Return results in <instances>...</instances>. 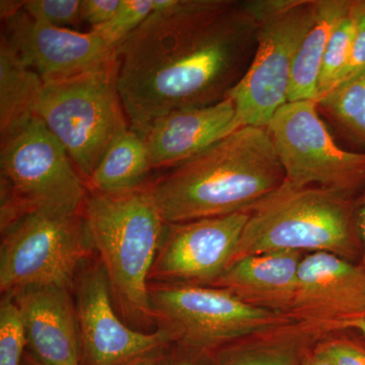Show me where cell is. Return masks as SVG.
<instances>
[{
  "mask_svg": "<svg viewBox=\"0 0 365 365\" xmlns=\"http://www.w3.org/2000/svg\"><path fill=\"white\" fill-rule=\"evenodd\" d=\"M44 81L26 66L13 45L1 36L0 43V134L11 135L38 116Z\"/></svg>",
  "mask_w": 365,
  "mask_h": 365,
  "instance_id": "cell-19",
  "label": "cell"
},
{
  "mask_svg": "<svg viewBox=\"0 0 365 365\" xmlns=\"http://www.w3.org/2000/svg\"><path fill=\"white\" fill-rule=\"evenodd\" d=\"M81 4L79 0H29L23 11L34 21L68 29L81 23Z\"/></svg>",
  "mask_w": 365,
  "mask_h": 365,
  "instance_id": "cell-26",
  "label": "cell"
},
{
  "mask_svg": "<svg viewBox=\"0 0 365 365\" xmlns=\"http://www.w3.org/2000/svg\"><path fill=\"white\" fill-rule=\"evenodd\" d=\"M4 37L44 81L78 76L110 63L118 49L97 31L79 32L34 21L21 11L4 21Z\"/></svg>",
  "mask_w": 365,
  "mask_h": 365,
  "instance_id": "cell-13",
  "label": "cell"
},
{
  "mask_svg": "<svg viewBox=\"0 0 365 365\" xmlns=\"http://www.w3.org/2000/svg\"><path fill=\"white\" fill-rule=\"evenodd\" d=\"M316 103L341 136L365 153V71L338 83Z\"/></svg>",
  "mask_w": 365,
  "mask_h": 365,
  "instance_id": "cell-22",
  "label": "cell"
},
{
  "mask_svg": "<svg viewBox=\"0 0 365 365\" xmlns=\"http://www.w3.org/2000/svg\"><path fill=\"white\" fill-rule=\"evenodd\" d=\"M302 365H334L326 359L325 357L319 355L318 352L314 351V345L309 347L304 352V359H302Z\"/></svg>",
  "mask_w": 365,
  "mask_h": 365,
  "instance_id": "cell-35",
  "label": "cell"
},
{
  "mask_svg": "<svg viewBox=\"0 0 365 365\" xmlns=\"http://www.w3.org/2000/svg\"><path fill=\"white\" fill-rule=\"evenodd\" d=\"M355 14L356 28L353 39L351 55L345 71L335 86L365 71V0H356Z\"/></svg>",
  "mask_w": 365,
  "mask_h": 365,
  "instance_id": "cell-28",
  "label": "cell"
},
{
  "mask_svg": "<svg viewBox=\"0 0 365 365\" xmlns=\"http://www.w3.org/2000/svg\"><path fill=\"white\" fill-rule=\"evenodd\" d=\"M359 199L322 187L297 188L284 182L250 209L230 265L244 257L272 252H327L353 262L361 257Z\"/></svg>",
  "mask_w": 365,
  "mask_h": 365,
  "instance_id": "cell-4",
  "label": "cell"
},
{
  "mask_svg": "<svg viewBox=\"0 0 365 365\" xmlns=\"http://www.w3.org/2000/svg\"><path fill=\"white\" fill-rule=\"evenodd\" d=\"M150 304L153 321L173 344L208 353L297 322L208 285L150 283Z\"/></svg>",
  "mask_w": 365,
  "mask_h": 365,
  "instance_id": "cell-7",
  "label": "cell"
},
{
  "mask_svg": "<svg viewBox=\"0 0 365 365\" xmlns=\"http://www.w3.org/2000/svg\"><path fill=\"white\" fill-rule=\"evenodd\" d=\"M249 216L248 210L167 222L150 282L210 287L230 265Z\"/></svg>",
  "mask_w": 365,
  "mask_h": 365,
  "instance_id": "cell-12",
  "label": "cell"
},
{
  "mask_svg": "<svg viewBox=\"0 0 365 365\" xmlns=\"http://www.w3.org/2000/svg\"><path fill=\"white\" fill-rule=\"evenodd\" d=\"M83 216L93 251L109 278L113 302L125 323L148 326L153 321L150 271L167 225L150 187L121 193L91 190Z\"/></svg>",
  "mask_w": 365,
  "mask_h": 365,
  "instance_id": "cell-3",
  "label": "cell"
},
{
  "mask_svg": "<svg viewBox=\"0 0 365 365\" xmlns=\"http://www.w3.org/2000/svg\"><path fill=\"white\" fill-rule=\"evenodd\" d=\"M121 0H83L81 4V21L91 29L100 28L112 20Z\"/></svg>",
  "mask_w": 365,
  "mask_h": 365,
  "instance_id": "cell-29",
  "label": "cell"
},
{
  "mask_svg": "<svg viewBox=\"0 0 365 365\" xmlns=\"http://www.w3.org/2000/svg\"><path fill=\"white\" fill-rule=\"evenodd\" d=\"M325 336L295 322L225 346L215 353V365H302L304 352Z\"/></svg>",
  "mask_w": 365,
  "mask_h": 365,
  "instance_id": "cell-18",
  "label": "cell"
},
{
  "mask_svg": "<svg viewBox=\"0 0 365 365\" xmlns=\"http://www.w3.org/2000/svg\"><path fill=\"white\" fill-rule=\"evenodd\" d=\"M314 349L334 365H365V343L348 336L323 337Z\"/></svg>",
  "mask_w": 365,
  "mask_h": 365,
  "instance_id": "cell-27",
  "label": "cell"
},
{
  "mask_svg": "<svg viewBox=\"0 0 365 365\" xmlns=\"http://www.w3.org/2000/svg\"><path fill=\"white\" fill-rule=\"evenodd\" d=\"M0 174L1 227L32 211L83 212V177L38 116L1 139Z\"/></svg>",
  "mask_w": 365,
  "mask_h": 365,
  "instance_id": "cell-5",
  "label": "cell"
},
{
  "mask_svg": "<svg viewBox=\"0 0 365 365\" xmlns=\"http://www.w3.org/2000/svg\"><path fill=\"white\" fill-rule=\"evenodd\" d=\"M234 102L176 110L160 117L144 135L153 169L187 162L241 128Z\"/></svg>",
  "mask_w": 365,
  "mask_h": 365,
  "instance_id": "cell-16",
  "label": "cell"
},
{
  "mask_svg": "<svg viewBox=\"0 0 365 365\" xmlns=\"http://www.w3.org/2000/svg\"><path fill=\"white\" fill-rule=\"evenodd\" d=\"M79 365H123L145 353L172 345L158 328L143 332L118 317L109 278L100 261L86 264L74 283Z\"/></svg>",
  "mask_w": 365,
  "mask_h": 365,
  "instance_id": "cell-11",
  "label": "cell"
},
{
  "mask_svg": "<svg viewBox=\"0 0 365 365\" xmlns=\"http://www.w3.org/2000/svg\"><path fill=\"white\" fill-rule=\"evenodd\" d=\"M26 351V338L20 311L11 294L0 302V365H21Z\"/></svg>",
  "mask_w": 365,
  "mask_h": 365,
  "instance_id": "cell-25",
  "label": "cell"
},
{
  "mask_svg": "<svg viewBox=\"0 0 365 365\" xmlns=\"http://www.w3.org/2000/svg\"><path fill=\"white\" fill-rule=\"evenodd\" d=\"M155 9V0H121L112 20L91 30L97 31L108 43L119 49Z\"/></svg>",
  "mask_w": 365,
  "mask_h": 365,
  "instance_id": "cell-24",
  "label": "cell"
},
{
  "mask_svg": "<svg viewBox=\"0 0 365 365\" xmlns=\"http://www.w3.org/2000/svg\"><path fill=\"white\" fill-rule=\"evenodd\" d=\"M355 0H319L318 16L295 58L288 102L316 101L322 64L333 31L351 13Z\"/></svg>",
  "mask_w": 365,
  "mask_h": 365,
  "instance_id": "cell-20",
  "label": "cell"
},
{
  "mask_svg": "<svg viewBox=\"0 0 365 365\" xmlns=\"http://www.w3.org/2000/svg\"><path fill=\"white\" fill-rule=\"evenodd\" d=\"M285 184L317 186L352 198L365 192V153L341 148L322 120L316 101L288 102L266 126Z\"/></svg>",
  "mask_w": 365,
  "mask_h": 365,
  "instance_id": "cell-10",
  "label": "cell"
},
{
  "mask_svg": "<svg viewBox=\"0 0 365 365\" xmlns=\"http://www.w3.org/2000/svg\"><path fill=\"white\" fill-rule=\"evenodd\" d=\"M257 30L256 0H157L118 49L129 127L144 137L170 112L225 101L251 66Z\"/></svg>",
  "mask_w": 365,
  "mask_h": 365,
  "instance_id": "cell-1",
  "label": "cell"
},
{
  "mask_svg": "<svg viewBox=\"0 0 365 365\" xmlns=\"http://www.w3.org/2000/svg\"><path fill=\"white\" fill-rule=\"evenodd\" d=\"M117 73L116 58L78 76L44 81L41 91L38 117L86 181L113 139L129 126Z\"/></svg>",
  "mask_w": 365,
  "mask_h": 365,
  "instance_id": "cell-6",
  "label": "cell"
},
{
  "mask_svg": "<svg viewBox=\"0 0 365 365\" xmlns=\"http://www.w3.org/2000/svg\"><path fill=\"white\" fill-rule=\"evenodd\" d=\"M25 1H18V0H1L0 1V16L1 20L6 21L9 19L14 18L16 14L23 11Z\"/></svg>",
  "mask_w": 365,
  "mask_h": 365,
  "instance_id": "cell-34",
  "label": "cell"
},
{
  "mask_svg": "<svg viewBox=\"0 0 365 365\" xmlns=\"http://www.w3.org/2000/svg\"><path fill=\"white\" fill-rule=\"evenodd\" d=\"M302 257L300 252L244 257L232 262L210 287L227 290L251 306L289 316Z\"/></svg>",
  "mask_w": 365,
  "mask_h": 365,
  "instance_id": "cell-17",
  "label": "cell"
},
{
  "mask_svg": "<svg viewBox=\"0 0 365 365\" xmlns=\"http://www.w3.org/2000/svg\"><path fill=\"white\" fill-rule=\"evenodd\" d=\"M21 365H47L42 364V362L38 361L37 359H34L32 355L30 354L28 351L25 352L24 354L23 360H21Z\"/></svg>",
  "mask_w": 365,
  "mask_h": 365,
  "instance_id": "cell-36",
  "label": "cell"
},
{
  "mask_svg": "<svg viewBox=\"0 0 365 365\" xmlns=\"http://www.w3.org/2000/svg\"><path fill=\"white\" fill-rule=\"evenodd\" d=\"M151 170L143 137L127 126L108 146L88 184L102 193L132 191L144 186Z\"/></svg>",
  "mask_w": 365,
  "mask_h": 365,
  "instance_id": "cell-21",
  "label": "cell"
},
{
  "mask_svg": "<svg viewBox=\"0 0 365 365\" xmlns=\"http://www.w3.org/2000/svg\"><path fill=\"white\" fill-rule=\"evenodd\" d=\"M319 0H256L257 47L248 71L227 98L242 126L266 127L288 103L295 58L318 16Z\"/></svg>",
  "mask_w": 365,
  "mask_h": 365,
  "instance_id": "cell-9",
  "label": "cell"
},
{
  "mask_svg": "<svg viewBox=\"0 0 365 365\" xmlns=\"http://www.w3.org/2000/svg\"><path fill=\"white\" fill-rule=\"evenodd\" d=\"M355 4L356 0L351 13L336 26L329 40L325 55H324L323 64H322L321 74H319L317 100L337 83L338 79L342 76L343 71H345L349 62L355 28H356Z\"/></svg>",
  "mask_w": 365,
  "mask_h": 365,
  "instance_id": "cell-23",
  "label": "cell"
},
{
  "mask_svg": "<svg viewBox=\"0 0 365 365\" xmlns=\"http://www.w3.org/2000/svg\"><path fill=\"white\" fill-rule=\"evenodd\" d=\"M266 127L242 126L150 185L168 223L248 211L284 184Z\"/></svg>",
  "mask_w": 365,
  "mask_h": 365,
  "instance_id": "cell-2",
  "label": "cell"
},
{
  "mask_svg": "<svg viewBox=\"0 0 365 365\" xmlns=\"http://www.w3.org/2000/svg\"><path fill=\"white\" fill-rule=\"evenodd\" d=\"M170 346L172 345L145 353V354L137 356L123 365H167L168 353H169Z\"/></svg>",
  "mask_w": 365,
  "mask_h": 365,
  "instance_id": "cell-31",
  "label": "cell"
},
{
  "mask_svg": "<svg viewBox=\"0 0 365 365\" xmlns=\"http://www.w3.org/2000/svg\"><path fill=\"white\" fill-rule=\"evenodd\" d=\"M71 292L45 285L9 292L20 311L26 351L42 364L79 365L78 321Z\"/></svg>",
  "mask_w": 365,
  "mask_h": 365,
  "instance_id": "cell-15",
  "label": "cell"
},
{
  "mask_svg": "<svg viewBox=\"0 0 365 365\" xmlns=\"http://www.w3.org/2000/svg\"><path fill=\"white\" fill-rule=\"evenodd\" d=\"M167 365H215V353L172 344L168 353Z\"/></svg>",
  "mask_w": 365,
  "mask_h": 365,
  "instance_id": "cell-30",
  "label": "cell"
},
{
  "mask_svg": "<svg viewBox=\"0 0 365 365\" xmlns=\"http://www.w3.org/2000/svg\"><path fill=\"white\" fill-rule=\"evenodd\" d=\"M365 312V268L327 252L302 257L289 317L327 335L333 324Z\"/></svg>",
  "mask_w": 365,
  "mask_h": 365,
  "instance_id": "cell-14",
  "label": "cell"
},
{
  "mask_svg": "<svg viewBox=\"0 0 365 365\" xmlns=\"http://www.w3.org/2000/svg\"><path fill=\"white\" fill-rule=\"evenodd\" d=\"M93 251L83 212L26 213L1 227L2 294L45 285L73 289Z\"/></svg>",
  "mask_w": 365,
  "mask_h": 365,
  "instance_id": "cell-8",
  "label": "cell"
},
{
  "mask_svg": "<svg viewBox=\"0 0 365 365\" xmlns=\"http://www.w3.org/2000/svg\"><path fill=\"white\" fill-rule=\"evenodd\" d=\"M357 227H359L360 246H361V257H360L361 260L359 264L365 268V192L359 199Z\"/></svg>",
  "mask_w": 365,
  "mask_h": 365,
  "instance_id": "cell-33",
  "label": "cell"
},
{
  "mask_svg": "<svg viewBox=\"0 0 365 365\" xmlns=\"http://www.w3.org/2000/svg\"><path fill=\"white\" fill-rule=\"evenodd\" d=\"M355 330L361 334L362 337L365 339V312L354 317L344 319V321L338 322L333 324L327 329V333L338 332V331Z\"/></svg>",
  "mask_w": 365,
  "mask_h": 365,
  "instance_id": "cell-32",
  "label": "cell"
}]
</instances>
